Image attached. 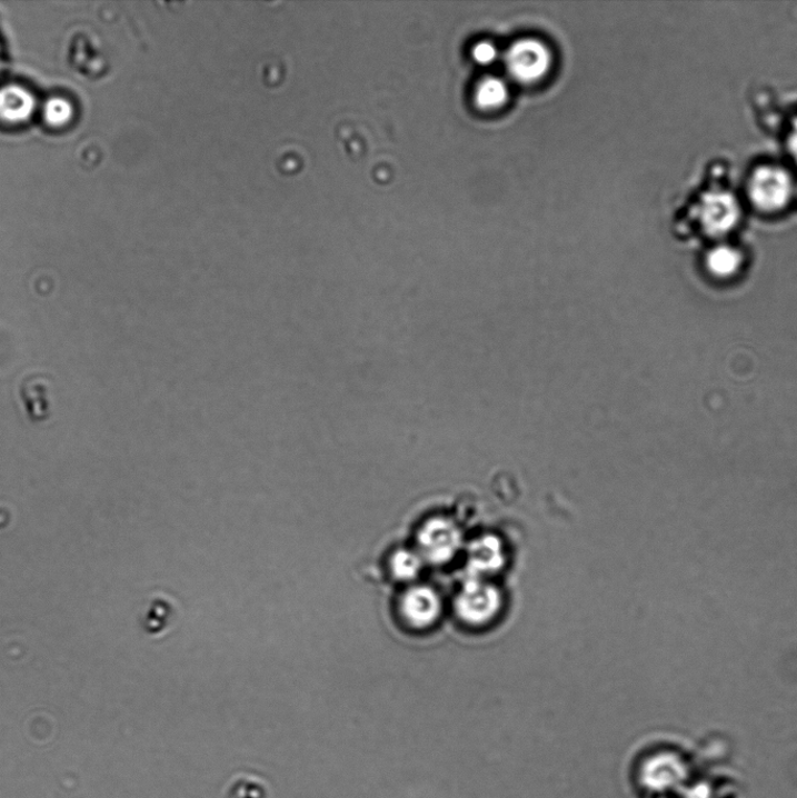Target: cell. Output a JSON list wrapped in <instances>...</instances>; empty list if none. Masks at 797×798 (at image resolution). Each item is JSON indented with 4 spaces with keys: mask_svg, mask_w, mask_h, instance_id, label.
Returning <instances> with one entry per match:
<instances>
[{
    "mask_svg": "<svg viewBox=\"0 0 797 798\" xmlns=\"http://www.w3.org/2000/svg\"><path fill=\"white\" fill-rule=\"evenodd\" d=\"M502 595L487 579L468 578L455 598L458 618L466 625L481 627L491 622L502 608Z\"/></svg>",
    "mask_w": 797,
    "mask_h": 798,
    "instance_id": "6da1fadb",
    "label": "cell"
},
{
    "mask_svg": "<svg viewBox=\"0 0 797 798\" xmlns=\"http://www.w3.org/2000/svg\"><path fill=\"white\" fill-rule=\"evenodd\" d=\"M464 546L461 529L448 518L427 520L418 535V552L425 562L447 563L462 551Z\"/></svg>",
    "mask_w": 797,
    "mask_h": 798,
    "instance_id": "7a4b0ae2",
    "label": "cell"
},
{
    "mask_svg": "<svg viewBox=\"0 0 797 798\" xmlns=\"http://www.w3.org/2000/svg\"><path fill=\"white\" fill-rule=\"evenodd\" d=\"M505 62L507 71L515 80L532 83L548 74L552 53L540 40L520 39L510 46Z\"/></svg>",
    "mask_w": 797,
    "mask_h": 798,
    "instance_id": "3957f363",
    "label": "cell"
},
{
    "mask_svg": "<svg viewBox=\"0 0 797 798\" xmlns=\"http://www.w3.org/2000/svg\"><path fill=\"white\" fill-rule=\"evenodd\" d=\"M791 193V177L783 168L763 167L749 179V199L764 212H777L784 209Z\"/></svg>",
    "mask_w": 797,
    "mask_h": 798,
    "instance_id": "277c9868",
    "label": "cell"
},
{
    "mask_svg": "<svg viewBox=\"0 0 797 798\" xmlns=\"http://www.w3.org/2000/svg\"><path fill=\"white\" fill-rule=\"evenodd\" d=\"M741 217L737 198L726 191L706 193L699 203L698 218L704 231L714 237L731 232Z\"/></svg>",
    "mask_w": 797,
    "mask_h": 798,
    "instance_id": "5b68a950",
    "label": "cell"
},
{
    "mask_svg": "<svg viewBox=\"0 0 797 798\" xmlns=\"http://www.w3.org/2000/svg\"><path fill=\"white\" fill-rule=\"evenodd\" d=\"M399 612L409 627L427 629L439 621L442 600L436 589L428 586H414L400 598Z\"/></svg>",
    "mask_w": 797,
    "mask_h": 798,
    "instance_id": "8992f818",
    "label": "cell"
},
{
    "mask_svg": "<svg viewBox=\"0 0 797 798\" xmlns=\"http://www.w3.org/2000/svg\"><path fill=\"white\" fill-rule=\"evenodd\" d=\"M506 565L504 542L494 535L474 539L467 547L468 578L486 579Z\"/></svg>",
    "mask_w": 797,
    "mask_h": 798,
    "instance_id": "52a82bcc",
    "label": "cell"
},
{
    "mask_svg": "<svg viewBox=\"0 0 797 798\" xmlns=\"http://www.w3.org/2000/svg\"><path fill=\"white\" fill-rule=\"evenodd\" d=\"M21 399L27 406V413L33 422L48 419L49 413V385L39 378L27 379L21 385Z\"/></svg>",
    "mask_w": 797,
    "mask_h": 798,
    "instance_id": "ba28073f",
    "label": "cell"
},
{
    "mask_svg": "<svg viewBox=\"0 0 797 798\" xmlns=\"http://www.w3.org/2000/svg\"><path fill=\"white\" fill-rule=\"evenodd\" d=\"M509 97L508 84L499 78L488 77L477 83L474 100L478 108L492 110L502 107Z\"/></svg>",
    "mask_w": 797,
    "mask_h": 798,
    "instance_id": "9c48e42d",
    "label": "cell"
},
{
    "mask_svg": "<svg viewBox=\"0 0 797 798\" xmlns=\"http://www.w3.org/2000/svg\"><path fill=\"white\" fill-rule=\"evenodd\" d=\"M425 560L418 551L401 549L393 553L390 569L393 577L402 582L418 579L422 572Z\"/></svg>",
    "mask_w": 797,
    "mask_h": 798,
    "instance_id": "30bf717a",
    "label": "cell"
},
{
    "mask_svg": "<svg viewBox=\"0 0 797 798\" xmlns=\"http://www.w3.org/2000/svg\"><path fill=\"white\" fill-rule=\"evenodd\" d=\"M741 263L736 249L727 246L717 247L708 257V267L718 277H730Z\"/></svg>",
    "mask_w": 797,
    "mask_h": 798,
    "instance_id": "8fae6325",
    "label": "cell"
},
{
    "mask_svg": "<svg viewBox=\"0 0 797 798\" xmlns=\"http://www.w3.org/2000/svg\"><path fill=\"white\" fill-rule=\"evenodd\" d=\"M26 93H22L20 90H7L3 91L2 94H0V111H6L8 116H18L20 112L29 110V104H17L16 101L19 100L22 96Z\"/></svg>",
    "mask_w": 797,
    "mask_h": 798,
    "instance_id": "7c38bea8",
    "label": "cell"
},
{
    "mask_svg": "<svg viewBox=\"0 0 797 798\" xmlns=\"http://www.w3.org/2000/svg\"><path fill=\"white\" fill-rule=\"evenodd\" d=\"M498 57L496 46L489 41L478 42L472 50V58L477 63L490 64Z\"/></svg>",
    "mask_w": 797,
    "mask_h": 798,
    "instance_id": "4fadbf2b",
    "label": "cell"
},
{
    "mask_svg": "<svg viewBox=\"0 0 797 798\" xmlns=\"http://www.w3.org/2000/svg\"><path fill=\"white\" fill-rule=\"evenodd\" d=\"M67 112H70V111H68L67 106L63 104V102H61V101L51 102L50 108H49V117L51 120L59 121L60 119H63V118L66 119Z\"/></svg>",
    "mask_w": 797,
    "mask_h": 798,
    "instance_id": "5bb4252c",
    "label": "cell"
},
{
    "mask_svg": "<svg viewBox=\"0 0 797 798\" xmlns=\"http://www.w3.org/2000/svg\"><path fill=\"white\" fill-rule=\"evenodd\" d=\"M788 148L795 159V162L797 163V121L795 122L789 134Z\"/></svg>",
    "mask_w": 797,
    "mask_h": 798,
    "instance_id": "9a60e30c",
    "label": "cell"
}]
</instances>
